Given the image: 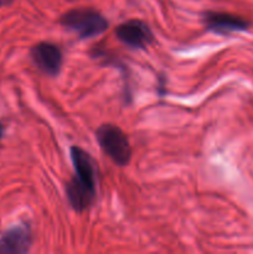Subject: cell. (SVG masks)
<instances>
[{"label":"cell","mask_w":253,"mask_h":254,"mask_svg":"<svg viewBox=\"0 0 253 254\" xmlns=\"http://www.w3.org/2000/svg\"><path fill=\"white\" fill-rule=\"evenodd\" d=\"M73 176L66 184V197L76 212L82 213L94 203L98 188V166L94 159L81 146L69 149Z\"/></svg>","instance_id":"obj_1"},{"label":"cell","mask_w":253,"mask_h":254,"mask_svg":"<svg viewBox=\"0 0 253 254\" xmlns=\"http://www.w3.org/2000/svg\"><path fill=\"white\" fill-rule=\"evenodd\" d=\"M60 24L82 40L98 36L109 27L108 20L93 7L68 10L60 17Z\"/></svg>","instance_id":"obj_2"},{"label":"cell","mask_w":253,"mask_h":254,"mask_svg":"<svg viewBox=\"0 0 253 254\" xmlns=\"http://www.w3.org/2000/svg\"><path fill=\"white\" fill-rule=\"evenodd\" d=\"M96 139L103 153L118 166L130 163L131 146L126 134L114 124H102L96 130Z\"/></svg>","instance_id":"obj_3"},{"label":"cell","mask_w":253,"mask_h":254,"mask_svg":"<svg viewBox=\"0 0 253 254\" xmlns=\"http://www.w3.org/2000/svg\"><path fill=\"white\" fill-rule=\"evenodd\" d=\"M116 37L133 50H145L154 42V34L143 20L130 19L122 22L116 29Z\"/></svg>","instance_id":"obj_4"},{"label":"cell","mask_w":253,"mask_h":254,"mask_svg":"<svg viewBox=\"0 0 253 254\" xmlns=\"http://www.w3.org/2000/svg\"><path fill=\"white\" fill-rule=\"evenodd\" d=\"M30 57L35 66L50 77L59 76L63 64V54L59 45L50 41H41L30 50Z\"/></svg>","instance_id":"obj_5"},{"label":"cell","mask_w":253,"mask_h":254,"mask_svg":"<svg viewBox=\"0 0 253 254\" xmlns=\"http://www.w3.org/2000/svg\"><path fill=\"white\" fill-rule=\"evenodd\" d=\"M202 22L206 30L218 35H230L233 32H242L250 29L251 21L230 12L205 11L202 14Z\"/></svg>","instance_id":"obj_6"},{"label":"cell","mask_w":253,"mask_h":254,"mask_svg":"<svg viewBox=\"0 0 253 254\" xmlns=\"http://www.w3.org/2000/svg\"><path fill=\"white\" fill-rule=\"evenodd\" d=\"M32 231L30 225L21 223L5 231L0 236V253L1 254H24L32 246Z\"/></svg>","instance_id":"obj_7"},{"label":"cell","mask_w":253,"mask_h":254,"mask_svg":"<svg viewBox=\"0 0 253 254\" xmlns=\"http://www.w3.org/2000/svg\"><path fill=\"white\" fill-rule=\"evenodd\" d=\"M12 1H14V0H0V7H1V6H7V5L11 4Z\"/></svg>","instance_id":"obj_8"},{"label":"cell","mask_w":253,"mask_h":254,"mask_svg":"<svg viewBox=\"0 0 253 254\" xmlns=\"http://www.w3.org/2000/svg\"><path fill=\"white\" fill-rule=\"evenodd\" d=\"M4 124L1 123V122H0V139L2 138V134H4Z\"/></svg>","instance_id":"obj_9"}]
</instances>
